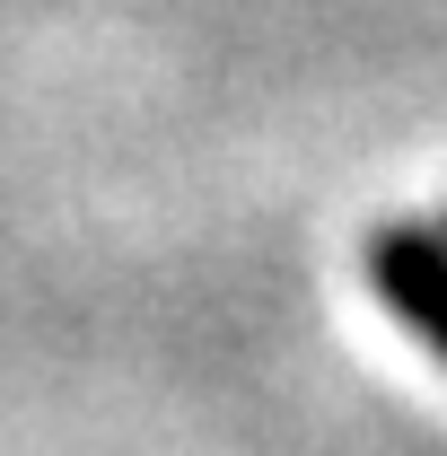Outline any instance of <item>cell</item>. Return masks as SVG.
I'll use <instances>...</instances> for the list:
<instances>
[{"label": "cell", "mask_w": 447, "mask_h": 456, "mask_svg": "<svg viewBox=\"0 0 447 456\" xmlns=\"http://www.w3.org/2000/svg\"><path fill=\"white\" fill-rule=\"evenodd\" d=\"M369 281L403 316V334L447 360V228H430V220L369 228Z\"/></svg>", "instance_id": "obj_1"}]
</instances>
